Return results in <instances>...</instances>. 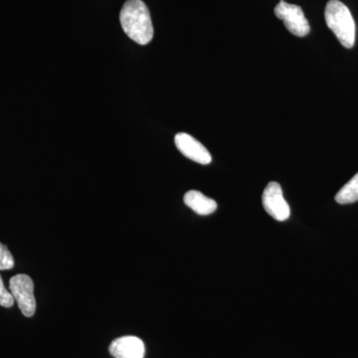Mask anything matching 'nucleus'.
I'll list each match as a JSON object with an SVG mask.
<instances>
[{
    "instance_id": "obj_1",
    "label": "nucleus",
    "mask_w": 358,
    "mask_h": 358,
    "mask_svg": "<svg viewBox=\"0 0 358 358\" xmlns=\"http://www.w3.org/2000/svg\"><path fill=\"white\" fill-rule=\"evenodd\" d=\"M120 21L124 32L136 43L147 45L154 38V26L150 10L143 0L124 2Z\"/></svg>"
},
{
    "instance_id": "obj_2",
    "label": "nucleus",
    "mask_w": 358,
    "mask_h": 358,
    "mask_svg": "<svg viewBox=\"0 0 358 358\" xmlns=\"http://www.w3.org/2000/svg\"><path fill=\"white\" fill-rule=\"evenodd\" d=\"M324 17L327 27L345 48H352L355 42V23L348 7L339 0L327 2Z\"/></svg>"
},
{
    "instance_id": "obj_3",
    "label": "nucleus",
    "mask_w": 358,
    "mask_h": 358,
    "mask_svg": "<svg viewBox=\"0 0 358 358\" xmlns=\"http://www.w3.org/2000/svg\"><path fill=\"white\" fill-rule=\"evenodd\" d=\"M9 289L23 315L33 317L36 310V300L31 278L24 274L14 275L9 281Z\"/></svg>"
},
{
    "instance_id": "obj_4",
    "label": "nucleus",
    "mask_w": 358,
    "mask_h": 358,
    "mask_svg": "<svg viewBox=\"0 0 358 358\" xmlns=\"http://www.w3.org/2000/svg\"><path fill=\"white\" fill-rule=\"evenodd\" d=\"M275 14L284 21L287 29L298 37L307 36L310 31V24L300 6L281 0L275 7Z\"/></svg>"
},
{
    "instance_id": "obj_5",
    "label": "nucleus",
    "mask_w": 358,
    "mask_h": 358,
    "mask_svg": "<svg viewBox=\"0 0 358 358\" xmlns=\"http://www.w3.org/2000/svg\"><path fill=\"white\" fill-rule=\"evenodd\" d=\"M262 203L268 215L279 222L288 220L291 215V209L282 194L281 185L275 181L268 182L266 186L262 195Z\"/></svg>"
},
{
    "instance_id": "obj_6",
    "label": "nucleus",
    "mask_w": 358,
    "mask_h": 358,
    "mask_svg": "<svg viewBox=\"0 0 358 358\" xmlns=\"http://www.w3.org/2000/svg\"><path fill=\"white\" fill-rule=\"evenodd\" d=\"M176 148L187 159L197 162V164H209L211 162L212 157L210 152L196 138H193L190 134L179 133L174 138Z\"/></svg>"
},
{
    "instance_id": "obj_7",
    "label": "nucleus",
    "mask_w": 358,
    "mask_h": 358,
    "mask_svg": "<svg viewBox=\"0 0 358 358\" xmlns=\"http://www.w3.org/2000/svg\"><path fill=\"white\" fill-rule=\"evenodd\" d=\"M109 352L115 358H143L145 343L136 336H122L110 343Z\"/></svg>"
},
{
    "instance_id": "obj_8",
    "label": "nucleus",
    "mask_w": 358,
    "mask_h": 358,
    "mask_svg": "<svg viewBox=\"0 0 358 358\" xmlns=\"http://www.w3.org/2000/svg\"><path fill=\"white\" fill-rule=\"evenodd\" d=\"M183 200H185L186 206L189 207L199 215H210L217 209V203L215 200L205 196L203 193L197 192V190H189L186 192Z\"/></svg>"
},
{
    "instance_id": "obj_9",
    "label": "nucleus",
    "mask_w": 358,
    "mask_h": 358,
    "mask_svg": "<svg viewBox=\"0 0 358 358\" xmlns=\"http://www.w3.org/2000/svg\"><path fill=\"white\" fill-rule=\"evenodd\" d=\"M339 204H350L358 201V173L336 195Z\"/></svg>"
},
{
    "instance_id": "obj_10",
    "label": "nucleus",
    "mask_w": 358,
    "mask_h": 358,
    "mask_svg": "<svg viewBox=\"0 0 358 358\" xmlns=\"http://www.w3.org/2000/svg\"><path fill=\"white\" fill-rule=\"evenodd\" d=\"M14 265L15 263H14L13 254L6 246L0 243V271L11 270Z\"/></svg>"
},
{
    "instance_id": "obj_11",
    "label": "nucleus",
    "mask_w": 358,
    "mask_h": 358,
    "mask_svg": "<svg viewBox=\"0 0 358 358\" xmlns=\"http://www.w3.org/2000/svg\"><path fill=\"white\" fill-rule=\"evenodd\" d=\"M14 303V299L10 292L7 291L0 275V306L4 308H11Z\"/></svg>"
}]
</instances>
